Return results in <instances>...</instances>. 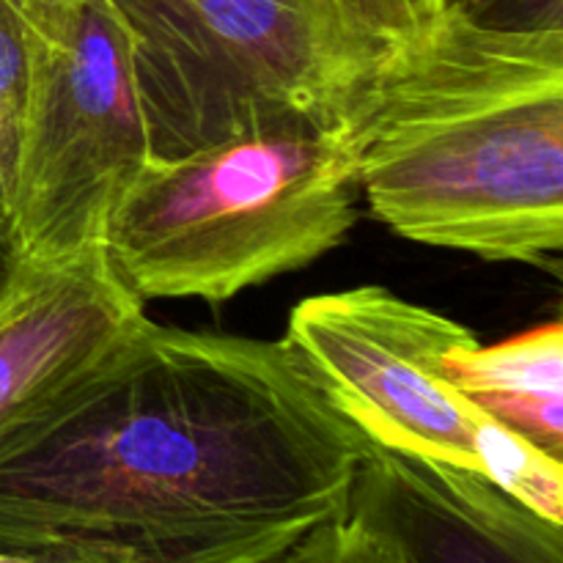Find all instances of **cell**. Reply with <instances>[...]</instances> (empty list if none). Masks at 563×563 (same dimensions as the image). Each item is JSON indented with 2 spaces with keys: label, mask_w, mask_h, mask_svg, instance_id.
Segmentation results:
<instances>
[{
  "label": "cell",
  "mask_w": 563,
  "mask_h": 563,
  "mask_svg": "<svg viewBox=\"0 0 563 563\" xmlns=\"http://www.w3.org/2000/svg\"><path fill=\"white\" fill-rule=\"evenodd\" d=\"M368 445L284 339L146 319L0 445V553L269 563L346 509Z\"/></svg>",
  "instance_id": "1"
},
{
  "label": "cell",
  "mask_w": 563,
  "mask_h": 563,
  "mask_svg": "<svg viewBox=\"0 0 563 563\" xmlns=\"http://www.w3.org/2000/svg\"><path fill=\"white\" fill-rule=\"evenodd\" d=\"M357 190L405 240L561 269L563 31L445 11L352 104Z\"/></svg>",
  "instance_id": "2"
},
{
  "label": "cell",
  "mask_w": 563,
  "mask_h": 563,
  "mask_svg": "<svg viewBox=\"0 0 563 563\" xmlns=\"http://www.w3.org/2000/svg\"><path fill=\"white\" fill-rule=\"evenodd\" d=\"M352 110L291 115L168 163H148L102 231L135 300L225 302L308 267L357 220Z\"/></svg>",
  "instance_id": "3"
},
{
  "label": "cell",
  "mask_w": 563,
  "mask_h": 563,
  "mask_svg": "<svg viewBox=\"0 0 563 563\" xmlns=\"http://www.w3.org/2000/svg\"><path fill=\"white\" fill-rule=\"evenodd\" d=\"M130 36L148 159L291 115L350 113L388 49L330 0H110Z\"/></svg>",
  "instance_id": "4"
},
{
  "label": "cell",
  "mask_w": 563,
  "mask_h": 563,
  "mask_svg": "<svg viewBox=\"0 0 563 563\" xmlns=\"http://www.w3.org/2000/svg\"><path fill=\"white\" fill-rule=\"evenodd\" d=\"M148 163L130 36L110 0H49L9 212L16 258L47 264L99 245Z\"/></svg>",
  "instance_id": "5"
},
{
  "label": "cell",
  "mask_w": 563,
  "mask_h": 563,
  "mask_svg": "<svg viewBox=\"0 0 563 563\" xmlns=\"http://www.w3.org/2000/svg\"><path fill=\"white\" fill-rule=\"evenodd\" d=\"M313 383L374 445L482 476V416L445 377L473 330L385 286L311 295L284 333Z\"/></svg>",
  "instance_id": "6"
},
{
  "label": "cell",
  "mask_w": 563,
  "mask_h": 563,
  "mask_svg": "<svg viewBox=\"0 0 563 563\" xmlns=\"http://www.w3.org/2000/svg\"><path fill=\"white\" fill-rule=\"evenodd\" d=\"M146 319L102 245L58 262H20L0 297V445L44 416Z\"/></svg>",
  "instance_id": "7"
},
{
  "label": "cell",
  "mask_w": 563,
  "mask_h": 563,
  "mask_svg": "<svg viewBox=\"0 0 563 563\" xmlns=\"http://www.w3.org/2000/svg\"><path fill=\"white\" fill-rule=\"evenodd\" d=\"M346 511L412 563H563V526L489 478L368 445Z\"/></svg>",
  "instance_id": "8"
},
{
  "label": "cell",
  "mask_w": 563,
  "mask_h": 563,
  "mask_svg": "<svg viewBox=\"0 0 563 563\" xmlns=\"http://www.w3.org/2000/svg\"><path fill=\"white\" fill-rule=\"evenodd\" d=\"M445 377L467 401L563 460V324H539L500 344L476 341L445 357Z\"/></svg>",
  "instance_id": "9"
},
{
  "label": "cell",
  "mask_w": 563,
  "mask_h": 563,
  "mask_svg": "<svg viewBox=\"0 0 563 563\" xmlns=\"http://www.w3.org/2000/svg\"><path fill=\"white\" fill-rule=\"evenodd\" d=\"M49 0H0V225H9L38 25Z\"/></svg>",
  "instance_id": "10"
},
{
  "label": "cell",
  "mask_w": 563,
  "mask_h": 563,
  "mask_svg": "<svg viewBox=\"0 0 563 563\" xmlns=\"http://www.w3.org/2000/svg\"><path fill=\"white\" fill-rule=\"evenodd\" d=\"M482 476L544 520L563 526V460L482 410L476 421Z\"/></svg>",
  "instance_id": "11"
},
{
  "label": "cell",
  "mask_w": 563,
  "mask_h": 563,
  "mask_svg": "<svg viewBox=\"0 0 563 563\" xmlns=\"http://www.w3.org/2000/svg\"><path fill=\"white\" fill-rule=\"evenodd\" d=\"M269 563H412L385 537L361 517L341 511L311 533L291 544Z\"/></svg>",
  "instance_id": "12"
},
{
  "label": "cell",
  "mask_w": 563,
  "mask_h": 563,
  "mask_svg": "<svg viewBox=\"0 0 563 563\" xmlns=\"http://www.w3.org/2000/svg\"><path fill=\"white\" fill-rule=\"evenodd\" d=\"M357 36L394 49L421 36L445 14L449 0H330Z\"/></svg>",
  "instance_id": "13"
},
{
  "label": "cell",
  "mask_w": 563,
  "mask_h": 563,
  "mask_svg": "<svg viewBox=\"0 0 563 563\" xmlns=\"http://www.w3.org/2000/svg\"><path fill=\"white\" fill-rule=\"evenodd\" d=\"M449 9L498 27H548L561 22L563 0H449Z\"/></svg>",
  "instance_id": "14"
},
{
  "label": "cell",
  "mask_w": 563,
  "mask_h": 563,
  "mask_svg": "<svg viewBox=\"0 0 563 563\" xmlns=\"http://www.w3.org/2000/svg\"><path fill=\"white\" fill-rule=\"evenodd\" d=\"M16 269H20V258H16L14 245H11L9 225H0V297H3L5 289L11 286Z\"/></svg>",
  "instance_id": "15"
},
{
  "label": "cell",
  "mask_w": 563,
  "mask_h": 563,
  "mask_svg": "<svg viewBox=\"0 0 563 563\" xmlns=\"http://www.w3.org/2000/svg\"><path fill=\"white\" fill-rule=\"evenodd\" d=\"M0 563H53V561H42V559H25V555H5V553H0Z\"/></svg>",
  "instance_id": "16"
}]
</instances>
